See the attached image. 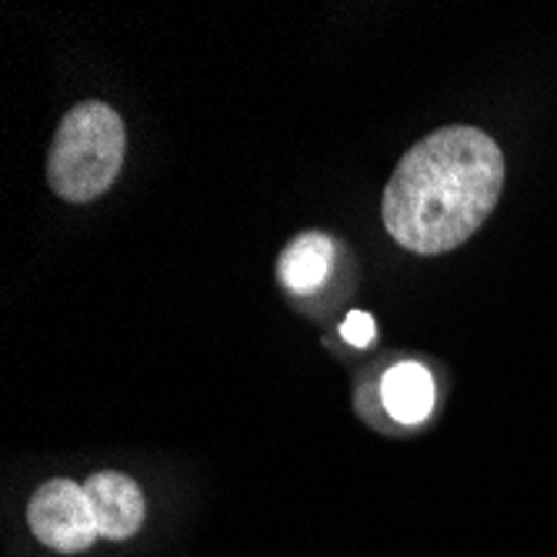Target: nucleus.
Instances as JSON below:
<instances>
[{
    "label": "nucleus",
    "mask_w": 557,
    "mask_h": 557,
    "mask_svg": "<svg viewBox=\"0 0 557 557\" xmlns=\"http://www.w3.org/2000/svg\"><path fill=\"white\" fill-rule=\"evenodd\" d=\"M500 187V144L481 127H441L394 168L381 200L384 227L404 250L447 255L491 218Z\"/></svg>",
    "instance_id": "obj_1"
},
{
    "label": "nucleus",
    "mask_w": 557,
    "mask_h": 557,
    "mask_svg": "<svg viewBox=\"0 0 557 557\" xmlns=\"http://www.w3.org/2000/svg\"><path fill=\"white\" fill-rule=\"evenodd\" d=\"M127 154V131L121 114L104 100H84L71 108L47 154V184L71 205L108 194Z\"/></svg>",
    "instance_id": "obj_2"
},
{
    "label": "nucleus",
    "mask_w": 557,
    "mask_h": 557,
    "mask_svg": "<svg viewBox=\"0 0 557 557\" xmlns=\"http://www.w3.org/2000/svg\"><path fill=\"white\" fill-rule=\"evenodd\" d=\"M27 524L44 547L61 554L87 550L100 537L87 491L67 478L47 481L34 491L27 504Z\"/></svg>",
    "instance_id": "obj_3"
},
{
    "label": "nucleus",
    "mask_w": 557,
    "mask_h": 557,
    "mask_svg": "<svg viewBox=\"0 0 557 557\" xmlns=\"http://www.w3.org/2000/svg\"><path fill=\"white\" fill-rule=\"evenodd\" d=\"M87 500L94 508V521L100 537L108 541H127L144 524V494L137 481L117 471H97L84 484Z\"/></svg>",
    "instance_id": "obj_4"
},
{
    "label": "nucleus",
    "mask_w": 557,
    "mask_h": 557,
    "mask_svg": "<svg viewBox=\"0 0 557 557\" xmlns=\"http://www.w3.org/2000/svg\"><path fill=\"white\" fill-rule=\"evenodd\" d=\"M334 264V240L321 231L297 234L277 258V281L294 297H311L324 287Z\"/></svg>",
    "instance_id": "obj_5"
},
{
    "label": "nucleus",
    "mask_w": 557,
    "mask_h": 557,
    "mask_svg": "<svg viewBox=\"0 0 557 557\" xmlns=\"http://www.w3.org/2000/svg\"><path fill=\"white\" fill-rule=\"evenodd\" d=\"M381 400L394 421L421 424L434 408V377L418 361H400L384 374Z\"/></svg>",
    "instance_id": "obj_6"
},
{
    "label": "nucleus",
    "mask_w": 557,
    "mask_h": 557,
    "mask_svg": "<svg viewBox=\"0 0 557 557\" xmlns=\"http://www.w3.org/2000/svg\"><path fill=\"white\" fill-rule=\"evenodd\" d=\"M341 337H344L347 344H354V347H371V344H374V337H377V331H374V318H371V314H364V311L347 314V321L341 324Z\"/></svg>",
    "instance_id": "obj_7"
}]
</instances>
